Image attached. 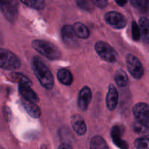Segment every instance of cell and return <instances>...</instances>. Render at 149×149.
Instances as JSON below:
<instances>
[{
	"instance_id": "cell-1",
	"label": "cell",
	"mask_w": 149,
	"mask_h": 149,
	"mask_svg": "<svg viewBox=\"0 0 149 149\" xmlns=\"http://www.w3.org/2000/svg\"><path fill=\"white\" fill-rule=\"evenodd\" d=\"M32 69L41 85L47 90H52L55 85L54 77L45 63L37 56L32 60Z\"/></svg>"
},
{
	"instance_id": "cell-11",
	"label": "cell",
	"mask_w": 149,
	"mask_h": 149,
	"mask_svg": "<svg viewBox=\"0 0 149 149\" xmlns=\"http://www.w3.org/2000/svg\"><path fill=\"white\" fill-rule=\"evenodd\" d=\"M71 126L79 135H83L87 132V125L84 118L80 114H74L71 119Z\"/></svg>"
},
{
	"instance_id": "cell-19",
	"label": "cell",
	"mask_w": 149,
	"mask_h": 149,
	"mask_svg": "<svg viewBox=\"0 0 149 149\" xmlns=\"http://www.w3.org/2000/svg\"><path fill=\"white\" fill-rule=\"evenodd\" d=\"M10 77L13 82H17L19 84H26L29 86H31L32 84L30 79L21 73L13 72L10 74Z\"/></svg>"
},
{
	"instance_id": "cell-3",
	"label": "cell",
	"mask_w": 149,
	"mask_h": 149,
	"mask_svg": "<svg viewBox=\"0 0 149 149\" xmlns=\"http://www.w3.org/2000/svg\"><path fill=\"white\" fill-rule=\"evenodd\" d=\"M21 65L20 58L11 51L0 47V68L4 70H17Z\"/></svg>"
},
{
	"instance_id": "cell-30",
	"label": "cell",
	"mask_w": 149,
	"mask_h": 149,
	"mask_svg": "<svg viewBox=\"0 0 149 149\" xmlns=\"http://www.w3.org/2000/svg\"><path fill=\"white\" fill-rule=\"evenodd\" d=\"M127 1H116V4H119V5L121 6V7H123V6H125V4H127Z\"/></svg>"
},
{
	"instance_id": "cell-21",
	"label": "cell",
	"mask_w": 149,
	"mask_h": 149,
	"mask_svg": "<svg viewBox=\"0 0 149 149\" xmlns=\"http://www.w3.org/2000/svg\"><path fill=\"white\" fill-rule=\"evenodd\" d=\"M90 149H109L106 141L99 135L93 137L90 141Z\"/></svg>"
},
{
	"instance_id": "cell-23",
	"label": "cell",
	"mask_w": 149,
	"mask_h": 149,
	"mask_svg": "<svg viewBox=\"0 0 149 149\" xmlns=\"http://www.w3.org/2000/svg\"><path fill=\"white\" fill-rule=\"evenodd\" d=\"M132 5L142 13H148L149 11V1L143 0H132L130 1Z\"/></svg>"
},
{
	"instance_id": "cell-7",
	"label": "cell",
	"mask_w": 149,
	"mask_h": 149,
	"mask_svg": "<svg viewBox=\"0 0 149 149\" xmlns=\"http://www.w3.org/2000/svg\"><path fill=\"white\" fill-rule=\"evenodd\" d=\"M105 20L108 24L116 29H122L127 24V20L125 15L116 11H111L106 13L104 16Z\"/></svg>"
},
{
	"instance_id": "cell-4",
	"label": "cell",
	"mask_w": 149,
	"mask_h": 149,
	"mask_svg": "<svg viewBox=\"0 0 149 149\" xmlns=\"http://www.w3.org/2000/svg\"><path fill=\"white\" fill-rule=\"evenodd\" d=\"M95 49L97 55L107 62L115 63L117 61L118 54L116 51L106 42L102 41L97 42L95 45Z\"/></svg>"
},
{
	"instance_id": "cell-14",
	"label": "cell",
	"mask_w": 149,
	"mask_h": 149,
	"mask_svg": "<svg viewBox=\"0 0 149 149\" xmlns=\"http://www.w3.org/2000/svg\"><path fill=\"white\" fill-rule=\"evenodd\" d=\"M122 128L119 125H115L113 127L111 132V135L112 140L113 143L121 149H128V144L127 143L126 141L122 140V135L123 133Z\"/></svg>"
},
{
	"instance_id": "cell-20",
	"label": "cell",
	"mask_w": 149,
	"mask_h": 149,
	"mask_svg": "<svg viewBox=\"0 0 149 149\" xmlns=\"http://www.w3.org/2000/svg\"><path fill=\"white\" fill-rule=\"evenodd\" d=\"M114 80L117 86L120 87H126L128 83V77L125 71L119 69L116 71L114 75Z\"/></svg>"
},
{
	"instance_id": "cell-15",
	"label": "cell",
	"mask_w": 149,
	"mask_h": 149,
	"mask_svg": "<svg viewBox=\"0 0 149 149\" xmlns=\"http://www.w3.org/2000/svg\"><path fill=\"white\" fill-rule=\"evenodd\" d=\"M18 90L21 97L24 99L30 100L35 103L39 101L37 94L32 90L31 86L26 85V84H19Z\"/></svg>"
},
{
	"instance_id": "cell-10",
	"label": "cell",
	"mask_w": 149,
	"mask_h": 149,
	"mask_svg": "<svg viewBox=\"0 0 149 149\" xmlns=\"http://www.w3.org/2000/svg\"><path fill=\"white\" fill-rule=\"evenodd\" d=\"M92 99V91L90 87H84L79 93L78 106L79 109L84 111L87 109Z\"/></svg>"
},
{
	"instance_id": "cell-27",
	"label": "cell",
	"mask_w": 149,
	"mask_h": 149,
	"mask_svg": "<svg viewBox=\"0 0 149 149\" xmlns=\"http://www.w3.org/2000/svg\"><path fill=\"white\" fill-rule=\"evenodd\" d=\"M132 36L134 41H139L141 39V32H140L139 26L135 21L132 23Z\"/></svg>"
},
{
	"instance_id": "cell-8",
	"label": "cell",
	"mask_w": 149,
	"mask_h": 149,
	"mask_svg": "<svg viewBox=\"0 0 149 149\" xmlns=\"http://www.w3.org/2000/svg\"><path fill=\"white\" fill-rule=\"evenodd\" d=\"M0 9L9 21L13 22L17 16L18 3L16 1H1L0 0Z\"/></svg>"
},
{
	"instance_id": "cell-24",
	"label": "cell",
	"mask_w": 149,
	"mask_h": 149,
	"mask_svg": "<svg viewBox=\"0 0 149 149\" xmlns=\"http://www.w3.org/2000/svg\"><path fill=\"white\" fill-rule=\"evenodd\" d=\"M21 2L26 4L27 7L36 10H42L45 6V1L42 0H26V1H21Z\"/></svg>"
},
{
	"instance_id": "cell-22",
	"label": "cell",
	"mask_w": 149,
	"mask_h": 149,
	"mask_svg": "<svg viewBox=\"0 0 149 149\" xmlns=\"http://www.w3.org/2000/svg\"><path fill=\"white\" fill-rule=\"evenodd\" d=\"M132 130L137 134L143 135L144 137H146L147 135H149V127L139 123L137 121L132 124Z\"/></svg>"
},
{
	"instance_id": "cell-18",
	"label": "cell",
	"mask_w": 149,
	"mask_h": 149,
	"mask_svg": "<svg viewBox=\"0 0 149 149\" xmlns=\"http://www.w3.org/2000/svg\"><path fill=\"white\" fill-rule=\"evenodd\" d=\"M73 28L77 37L81 38V39H87L90 36V32L88 28L83 23H79V22L75 23Z\"/></svg>"
},
{
	"instance_id": "cell-26",
	"label": "cell",
	"mask_w": 149,
	"mask_h": 149,
	"mask_svg": "<svg viewBox=\"0 0 149 149\" xmlns=\"http://www.w3.org/2000/svg\"><path fill=\"white\" fill-rule=\"evenodd\" d=\"M77 5H78V7L83 10L92 12L94 10L95 5L92 1H88V0H86V1L78 0V1H77Z\"/></svg>"
},
{
	"instance_id": "cell-2",
	"label": "cell",
	"mask_w": 149,
	"mask_h": 149,
	"mask_svg": "<svg viewBox=\"0 0 149 149\" xmlns=\"http://www.w3.org/2000/svg\"><path fill=\"white\" fill-rule=\"evenodd\" d=\"M33 49L49 60L55 61L61 58V53L58 47L48 41L36 39L31 43Z\"/></svg>"
},
{
	"instance_id": "cell-25",
	"label": "cell",
	"mask_w": 149,
	"mask_h": 149,
	"mask_svg": "<svg viewBox=\"0 0 149 149\" xmlns=\"http://www.w3.org/2000/svg\"><path fill=\"white\" fill-rule=\"evenodd\" d=\"M135 148L137 149H149V138L142 137L135 141Z\"/></svg>"
},
{
	"instance_id": "cell-9",
	"label": "cell",
	"mask_w": 149,
	"mask_h": 149,
	"mask_svg": "<svg viewBox=\"0 0 149 149\" xmlns=\"http://www.w3.org/2000/svg\"><path fill=\"white\" fill-rule=\"evenodd\" d=\"M63 41L68 47H76L78 45L77 36L74 32V28L70 25H65L61 29Z\"/></svg>"
},
{
	"instance_id": "cell-6",
	"label": "cell",
	"mask_w": 149,
	"mask_h": 149,
	"mask_svg": "<svg viewBox=\"0 0 149 149\" xmlns=\"http://www.w3.org/2000/svg\"><path fill=\"white\" fill-rule=\"evenodd\" d=\"M132 112L137 122L149 127V106L146 103H138L134 106Z\"/></svg>"
},
{
	"instance_id": "cell-12",
	"label": "cell",
	"mask_w": 149,
	"mask_h": 149,
	"mask_svg": "<svg viewBox=\"0 0 149 149\" xmlns=\"http://www.w3.org/2000/svg\"><path fill=\"white\" fill-rule=\"evenodd\" d=\"M119 101V93L113 84H111L109 87L106 96V106L109 110L113 111L116 108Z\"/></svg>"
},
{
	"instance_id": "cell-28",
	"label": "cell",
	"mask_w": 149,
	"mask_h": 149,
	"mask_svg": "<svg viewBox=\"0 0 149 149\" xmlns=\"http://www.w3.org/2000/svg\"><path fill=\"white\" fill-rule=\"evenodd\" d=\"M93 1L95 6H97V7H100L101 9L106 7L108 4V1H106V0H95V1Z\"/></svg>"
},
{
	"instance_id": "cell-13",
	"label": "cell",
	"mask_w": 149,
	"mask_h": 149,
	"mask_svg": "<svg viewBox=\"0 0 149 149\" xmlns=\"http://www.w3.org/2000/svg\"><path fill=\"white\" fill-rule=\"evenodd\" d=\"M20 104L26 111L33 118H39L41 116V110L39 106L33 102L20 97Z\"/></svg>"
},
{
	"instance_id": "cell-29",
	"label": "cell",
	"mask_w": 149,
	"mask_h": 149,
	"mask_svg": "<svg viewBox=\"0 0 149 149\" xmlns=\"http://www.w3.org/2000/svg\"><path fill=\"white\" fill-rule=\"evenodd\" d=\"M58 149H73V148L72 147H71L70 145H68V144L63 143L60 146Z\"/></svg>"
},
{
	"instance_id": "cell-5",
	"label": "cell",
	"mask_w": 149,
	"mask_h": 149,
	"mask_svg": "<svg viewBox=\"0 0 149 149\" xmlns=\"http://www.w3.org/2000/svg\"><path fill=\"white\" fill-rule=\"evenodd\" d=\"M126 63L128 71L135 79L142 78L144 74V68L142 63L137 57L132 54L126 56Z\"/></svg>"
},
{
	"instance_id": "cell-17",
	"label": "cell",
	"mask_w": 149,
	"mask_h": 149,
	"mask_svg": "<svg viewBox=\"0 0 149 149\" xmlns=\"http://www.w3.org/2000/svg\"><path fill=\"white\" fill-rule=\"evenodd\" d=\"M139 29L141 37L144 42H149V20L147 17H142L139 20Z\"/></svg>"
},
{
	"instance_id": "cell-16",
	"label": "cell",
	"mask_w": 149,
	"mask_h": 149,
	"mask_svg": "<svg viewBox=\"0 0 149 149\" xmlns=\"http://www.w3.org/2000/svg\"><path fill=\"white\" fill-rule=\"evenodd\" d=\"M58 81L64 85H71L74 81V77L71 71L65 68H61L57 73Z\"/></svg>"
}]
</instances>
